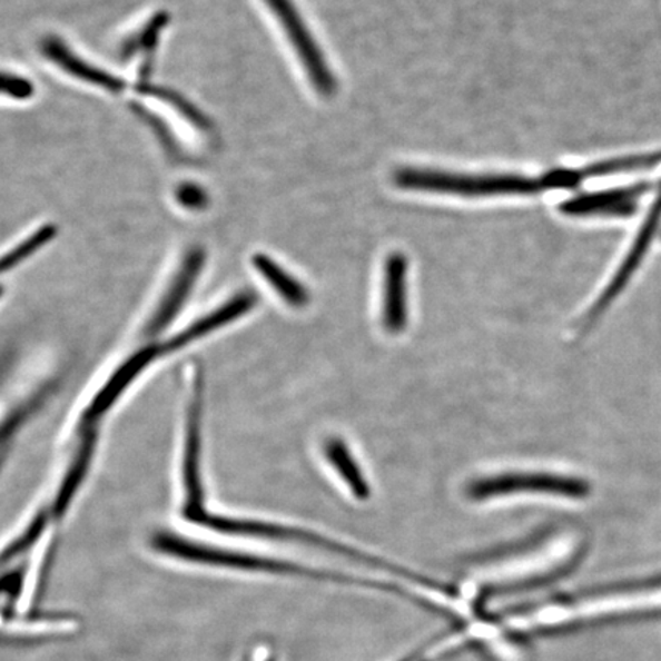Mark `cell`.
Returning <instances> with one entry per match:
<instances>
[{
    "mask_svg": "<svg viewBox=\"0 0 661 661\" xmlns=\"http://www.w3.org/2000/svg\"><path fill=\"white\" fill-rule=\"evenodd\" d=\"M265 3L279 20L316 91L324 96H333L337 89V81L293 0H265Z\"/></svg>",
    "mask_w": 661,
    "mask_h": 661,
    "instance_id": "4",
    "label": "cell"
},
{
    "mask_svg": "<svg viewBox=\"0 0 661 661\" xmlns=\"http://www.w3.org/2000/svg\"><path fill=\"white\" fill-rule=\"evenodd\" d=\"M158 357H161L159 346L150 345L138 351L132 357H129L128 361L122 363L116 373L112 374V377L109 378V382L93 397L91 406L85 412V424H92L97 420H100L116 404L122 392L128 389L130 383L146 369V366H149Z\"/></svg>",
    "mask_w": 661,
    "mask_h": 661,
    "instance_id": "9",
    "label": "cell"
},
{
    "mask_svg": "<svg viewBox=\"0 0 661 661\" xmlns=\"http://www.w3.org/2000/svg\"><path fill=\"white\" fill-rule=\"evenodd\" d=\"M204 260H206V255H204L201 248H195L186 256L181 272L178 273L175 284L171 285L170 292L167 293L166 299L162 300L161 308L155 314L149 328H147L150 336L161 333L181 312L184 302L189 297L191 288H194L195 282L198 279L199 273H201Z\"/></svg>",
    "mask_w": 661,
    "mask_h": 661,
    "instance_id": "11",
    "label": "cell"
},
{
    "mask_svg": "<svg viewBox=\"0 0 661 661\" xmlns=\"http://www.w3.org/2000/svg\"><path fill=\"white\" fill-rule=\"evenodd\" d=\"M42 49L48 59L55 61L56 65H59L61 69L71 73L76 79L96 85L98 88L108 89L110 92H120L125 89V81L112 76V73L103 71V69L86 63L80 57L72 55L67 45L60 42L56 37H48Z\"/></svg>",
    "mask_w": 661,
    "mask_h": 661,
    "instance_id": "12",
    "label": "cell"
},
{
    "mask_svg": "<svg viewBox=\"0 0 661 661\" xmlns=\"http://www.w3.org/2000/svg\"><path fill=\"white\" fill-rule=\"evenodd\" d=\"M23 573L22 570L16 571L14 574H8L6 578L0 579V594H14L20 591L22 586Z\"/></svg>",
    "mask_w": 661,
    "mask_h": 661,
    "instance_id": "23",
    "label": "cell"
},
{
    "mask_svg": "<svg viewBox=\"0 0 661 661\" xmlns=\"http://www.w3.org/2000/svg\"><path fill=\"white\" fill-rule=\"evenodd\" d=\"M394 181L399 189L432 191L483 198L495 195H536L542 190L539 179L522 175H461L434 169L404 167L395 171Z\"/></svg>",
    "mask_w": 661,
    "mask_h": 661,
    "instance_id": "1",
    "label": "cell"
},
{
    "mask_svg": "<svg viewBox=\"0 0 661 661\" xmlns=\"http://www.w3.org/2000/svg\"><path fill=\"white\" fill-rule=\"evenodd\" d=\"M138 92L141 93H149L158 100L166 101L167 105L174 106L175 109L178 110L181 116L186 117L187 120L191 122V125L196 126V128L208 130L210 129V122L207 121L206 116L199 112L198 109L195 108L190 101H187L186 98L178 96L177 92L170 91V89L159 88V86H150V85H140L138 86Z\"/></svg>",
    "mask_w": 661,
    "mask_h": 661,
    "instance_id": "17",
    "label": "cell"
},
{
    "mask_svg": "<svg viewBox=\"0 0 661 661\" xmlns=\"http://www.w3.org/2000/svg\"><path fill=\"white\" fill-rule=\"evenodd\" d=\"M0 93L19 98V100H27L34 93V88L28 80L0 72Z\"/></svg>",
    "mask_w": 661,
    "mask_h": 661,
    "instance_id": "22",
    "label": "cell"
},
{
    "mask_svg": "<svg viewBox=\"0 0 661 661\" xmlns=\"http://www.w3.org/2000/svg\"><path fill=\"white\" fill-rule=\"evenodd\" d=\"M178 203L189 210H201L207 206L208 198L206 191L194 182L181 184L177 190Z\"/></svg>",
    "mask_w": 661,
    "mask_h": 661,
    "instance_id": "21",
    "label": "cell"
},
{
    "mask_svg": "<svg viewBox=\"0 0 661 661\" xmlns=\"http://www.w3.org/2000/svg\"><path fill=\"white\" fill-rule=\"evenodd\" d=\"M325 458L333 465L334 471L342 477L343 483L348 485L351 493L358 501H366L371 497V485L363 475L361 465L355 461L353 452L346 446L345 441L333 436L326 440L324 446Z\"/></svg>",
    "mask_w": 661,
    "mask_h": 661,
    "instance_id": "14",
    "label": "cell"
},
{
    "mask_svg": "<svg viewBox=\"0 0 661 661\" xmlns=\"http://www.w3.org/2000/svg\"><path fill=\"white\" fill-rule=\"evenodd\" d=\"M253 267L259 272V275L275 288L282 299L287 302L293 308H304L309 304V292L296 277L288 275L280 265H277L272 257L267 255H255L251 259Z\"/></svg>",
    "mask_w": 661,
    "mask_h": 661,
    "instance_id": "15",
    "label": "cell"
},
{
    "mask_svg": "<svg viewBox=\"0 0 661 661\" xmlns=\"http://www.w3.org/2000/svg\"><path fill=\"white\" fill-rule=\"evenodd\" d=\"M590 484L581 477L554 475V473L510 472L473 481L467 487V495L473 501L520 495V493H544V495L582 500L590 495Z\"/></svg>",
    "mask_w": 661,
    "mask_h": 661,
    "instance_id": "3",
    "label": "cell"
},
{
    "mask_svg": "<svg viewBox=\"0 0 661 661\" xmlns=\"http://www.w3.org/2000/svg\"><path fill=\"white\" fill-rule=\"evenodd\" d=\"M49 392L48 389L39 392L34 398H31L24 406L16 411L14 414L8 416L7 420H3V423L0 424V444L6 443V441L10 438V436L14 434V432L18 431V428L22 426V424L27 422L40 406H42Z\"/></svg>",
    "mask_w": 661,
    "mask_h": 661,
    "instance_id": "19",
    "label": "cell"
},
{
    "mask_svg": "<svg viewBox=\"0 0 661 661\" xmlns=\"http://www.w3.org/2000/svg\"><path fill=\"white\" fill-rule=\"evenodd\" d=\"M407 272H410V263L403 253L395 251L387 256L385 285H383L382 320L386 333L392 336L402 334L410 320Z\"/></svg>",
    "mask_w": 661,
    "mask_h": 661,
    "instance_id": "7",
    "label": "cell"
},
{
    "mask_svg": "<svg viewBox=\"0 0 661 661\" xmlns=\"http://www.w3.org/2000/svg\"><path fill=\"white\" fill-rule=\"evenodd\" d=\"M49 521V513L42 512L37 514L34 520H32L30 526L14 542H11L10 545L6 546V550L0 553V566L8 565V563L14 561L19 556H22L23 553H27L28 550L31 549L32 545L39 541V537L42 536L45 526H47Z\"/></svg>",
    "mask_w": 661,
    "mask_h": 661,
    "instance_id": "18",
    "label": "cell"
},
{
    "mask_svg": "<svg viewBox=\"0 0 661 661\" xmlns=\"http://www.w3.org/2000/svg\"><path fill=\"white\" fill-rule=\"evenodd\" d=\"M259 297L256 296L255 292L239 293L238 296L233 297L226 305L215 309L214 313L208 316L199 318L198 322L191 324L189 328L184 329L182 333L177 336L169 338V341L162 342L159 346V354L167 355L175 353V351L184 348V346L190 345L214 333L218 328H223L231 322L238 320L244 314L250 313L255 308Z\"/></svg>",
    "mask_w": 661,
    "mask_h": 661,
    "instance_id": "8",
    "label": "cell"
},
{
    "mask_svg": "<svg viewBox=\"0 0 661 661\" xmlns=\"http://www.w3.org/2000/svg\"><path fill=\"white\" fill-rule=\"evenodd\" d=\"M648 189V184H637L627 189L575 196L561 204L559 210L566 216H630L634 214L640 196Z\"/></svg>",
    "mask_w": 661,
    "mask_h": 661,
    "instance_id": "10",
    "label": "cell"
},
{
    "mask_svg": "<svg viewBox=\"0 0 661 661\" xmlns=\"http://www.w3.org/2000/svg\"><path fill=\"white\" fill-rule=\"evenodd\" d=\"M661 219V194L657 199L654 206L651 208V214L648 215L647 220L637 236L635 243L632 244L630 253H628L627 259L620 265L619 272L612 277L610 285L603 289L602 296L594 302L591 306L590 312L583 317L581 333L585 334L588 331L593 328L598 324L599 318L603 316L610 308L612 302L618 299L619 294L627 287L628 282L634 276L637 268L642 264L644 255H647L648 248L651 247L652 239H654L657 228H659Z\"/></svg>",
    "mask_w": 661,
    "mask_h": 661,
    "instance_id": "5",
    "label": "cell"
},
{
    "mask_svg": "<svg viewBox=\"0 0 661 661\" xmlns=\"http://www.w3.org/2000/svg\"><path fill=\"white\" fill-rule=\"evenodd\" d=\"M585 178L583 170L573 169H556L546 171L544 177L539 179L542 190L544 189H563L570 190L581 184L582 179Z\"/></svg>",
    "mask_w": 661,
    "mask_h": 661,
    "instance_id": "20",
    "label": "cell"
},
{
    "mask_svg": "<svg viewBox=\"0 0 661 661\" xmlns=\"http://www.w3.org/2000/svg\"><path fill=\"white\" fill-rule=\"evenodd\" d=\"M152 545L159 553L167 556L182 559V561L204 563V565L223 566V569L260 571V573L287 574L294 578L312 579L318 582H348V575L329 573L316 569H306V566L296 565L284 561H275L251 554L235 553V551L214 549L195 544L175 534L159 533L154 537Z\"/></svg>",
    "mask_w": 661,
    "mask_h": 661,
    "instance_id": "2",
    "label": "cell"
},
{
    "mask_svg": "<svg viewBox=\"0 0 661 661\" xmlns=\"http://www.w3.org/2000/svg\"><path fill=\"white\" fill-rule=\"evenodd\" d=\"M96 446V431H89L88 434L85 435L83 443H81L79 453H77L76 458H73L71 467H69L67 475H65L59 492H57L55 505H52L51 510V516L56 517V520H60V517L67 513L73 496L77 495L80 485L83 484L86 473H88L89 465H91Z\"/></svg>",
    "mask_w": 661,
    "mask_h": 661,
    "instance_id": "13",
    "label": "cell"
},
{
    "mask_svg": "<svg viewBox=\"0 0 661 661\" xmlns=\"http://www.w3.org/2000/svg\"><path fill=\"white\" fill-rule=\"evenodd\" d=\"M661 152L630 155V157H622L615 159H606V161L594 162L583 170L585 177H605V175L622 174V171H630L637 169H647L660 165Z\"/></svg>",
    "mask_w": 661,
    "mask_h": 661,
    "instance_id": "16",
    "label": "cell"
},
{
    "mask_svg": "<svg viewBox=\"0 0 661 661\" xmlns=\"http://www.w3.org/2000/svg\"><path fill=\"white\" fill-rule=\"evenodd\" d=\"M201 423H203V375L195 373L194 391L187 418L186 452H184V487H186V510L203 509L204 492L201 481Z\"/></svg>",
    "mask_w": 661,
    "mask_h": 661,
    "instance_id": "6",
    "label": "cell"
}]
</instances>
